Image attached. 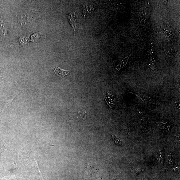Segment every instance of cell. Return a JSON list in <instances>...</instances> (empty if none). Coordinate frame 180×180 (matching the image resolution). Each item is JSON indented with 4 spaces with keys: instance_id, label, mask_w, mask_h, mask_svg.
Here are the masks:
<instances>
[{
    "instance_id": "6da1fadb",
    "label": "cell",
    "mask_w": 180,
    "mask_h": 180,
    "mask_svg": "<svg viewBox=\"0 0 180 180\" xmlns=\"http://www.w3.org/2000/svg\"><path fill=\"white\" fill-rule=\"evenodd\" d=\"M133 95L138 97L139 99L141 100L144 103L149 104H157V101L155 100L152 97L150 96L143 93H136L130 92Z\"/></svg>"
},
{
    "instance_id": "7a4b0ae2",
    "label": "cell",
    "mask_w": 180,
    "mask_h": 180,
    "mask_svg": "<svg viewBox=\"0 0 180 180\" xmlns=\"http://www.w3.org/2000/svg\"><path fill=\"white\" fill-rule=\"evenodd\" d=\"M68 18L70 25L72 27L73 36L75 35L77 25V15L75 12L73 11L68 15Z\"/></svg>"
},
{
    "instance_id": "3957f363",
    "label": "cell",
    "mask_w": 180,
    "mask_h": 180,
    "mask_svg": "<svg viewBox=\"0 0 180 180\" xmlns=\"http://www.w3.org/2000/svg\"><path fill=\"white\" fill-rule=\"evenodd\" d=\"M105 99L109 108L112 109L115 104V99L114 95L110 92H108L105 95Z\"/></svg>"
},
{
    "instance_id": "277c9868",
    "label": "cell",
    "mask_w": 180,
    "mask_h": 180,
    "mask_svg": "<svg viewBox=\"0 0 180 180\" xmlns=\"http://www.w3.org/2000/svg\"><path fill=\"white\" fill-rule=\"evenodd\" d=\"M131 55L129 56L124 58L123 59L122 61H121L119 62V63L116 66L114 70V72H113V75H115V74L119 72L121 69H122L127 64L129 59L131 56Z\"/></svg>"
},
{
    "instance_id": "5b68a950",
    "label": "cell",
    "mask_w": 180,
    "mask_h": 180,
    "mask_svg": "<svg viewBox=\"0 0 180 180\" xmlns=\"http://www.w3.org/2000/svg\"><path fill=\"white\" fill-rule=\"evenodd\" d=\"M0 31L5 39L8 38V27L7 23L0 18Z\"/></svg>"
},
{
    "instance_id": "8992f818",
    "label": "cell",
    "mask_w": 180,
    "mask_h": 180,
    "mask_svg": "<svg viewBox=\"0 0 180 180\" xmlns=\"http://www.w3.org/2000/svg\"><path fill=\"white\" fill-rule=\"evenodd\" d=\"M54 70L55 73L57 75L61 77H64L68 75L69 73V70H65L58 66H56L54 69Z\"/></svg>"
},
{
    "instance_id": "52a82bcc",
    "label": "cell",
    "mask_w": 180,
    "mask_h": 180,
    "mask_svg": "<svg viewBox=\"0 0 180 180\" xmlns=\"http://www.w3.org/2000/svg\"><path fill=\"white\" fill-rule=\"evenodd\" d=\"M83 10L84 16H88L93 10V6L92 5L84 4L83 7Z\"/></svg>"
},
{
    "instance_id": "ba28073f",
    "label": "cell",
    "mask_w": 180,
    "mask_h": 180,
    "mask_svg": "<svg viewBox=\"0 0 180 180\" xmlns=\"http://www.w3.org/2000/svg\"><path fill=\"white\" fill-rule=\"evenodd\" d=\"M163 151L162 150H160L156 155V161L160 164L162 163L164 161Z\"/></svg>"
},
{
    "instance_id": "9c48e42d",
    "label": "cell",
    "mask_w": 180,
    "mask_h": 180,
    "mask_svg": "<svg viewBox=\"0 0 180 180\" xmlns=\"http://www.w3.org/2000/svg\"><path fill=\"white\" fill-rule=\"evenodd\" d=\"M156 125L158 127L163 129L167 128L169 126V123L164 121H159L156 123Z\"/></svg>"
},
{
    "instance_id": "30bf717a",
    "label": "cell",
    "mask_w": 180,
    "mask_h": 180,
    "mask_svg": "<svg viewBox=\"0 0 180 180\" xmlns=\"http://www.w3.org/2000/svg\"><path fill=\"white\" fill-rule=\"evenodd\" d=\"M30 89H33L30 88V89H25V90H24V91H22L21 92H19V93H18L16 94H15V95H14L13 96V97L11 98L10 99V100H9V101H8L7 102H6V103H7V105H6V107H7L9 106V105H10V104L12 103V102L14 100L15 98L18 95L21 94L23 93V92H26L27 91H29V90H30Z\"/></svg>"
},
{
    "instance_id": "8fae6325",
    "label": "cell",
    "mask_w": 180,
    "mask_h": 180,
    "mask_svg": "<svg viewBox=\"0 0 180 180\" xmlns=\"http://www.w3.org/2000/svg\"><path fill=\"white\" fill-rule=\"evenodd\" d=\"M113 139L114 140L115 143L117 145L120 146L122 144V140H121L119 138L115 135H112Z\"/></svg>"
},
{
    "instance_id": "7c38bea8",
    "label": "cell",
    "mask_w": 180,
    "mask_h": 180,
    "mask_svg": "<svg viewBox=\"0 0 180 180\" xmlns=\"http://www.w3.org/2000/svg\"><path fill=\"white\" fill-rule=\"evenodd\" d=\"M142 170H143L142 169H140L139 167H133L131 169V173L135 174H138L139 172L142 171Z\"/></svg>"
},
{
    "instance_id": "4fadbf2b",
    "label": "cell",
    "mask_w": 180,
    "mask_h": 180,
    "mask_svg": "<svg viewBox=\"0 0 180 180\" xmlns=\"http://www.w3.org/2000/svg\"><path fill=\"white\" fill-rule=\"evenodd\" d=\"M175 107L176 108L178 109H180V101H176L174 103Z\"/></svg>"
},
{
    "instance_id": "5bb4252c",
    "label": "cell",
    "mask_w": 180,
    "mask_h": 180,
    "mask_svg": "<svg viewBox=\"0 0 180 180\" xmlns=\"http://www.w3.org/2000/svg\"><path fill=\"white\" fill-rule=\"evenodd\" d=\"M176 87L178 88V89H180V80H178V81L176 83Z\"/></svg>"
},
{
    "instance_id": "9a60e30c",
    "label": "cell",
    "mask_w": 180,
    "mask_h": 180,
    "mask_svg": "<svg viewBox=\"0 0 180 180\" xmlns=\"http://www.w3.org/2000/svg\"><path fill=\"white\" fill-rule=\"evenodd\" d=\"M2 147V145L1 144V143H0V155H1L2 151L4 149H5L4 148H3Z\"/></svg>"
},
{
    "instance_id": "2e32d148",
    "label": "cell",
    "mask_w": 180,
    "mask_h": 180,
    "mask_svg": "<svg viewBox=\"0 0 180 180\" xmlns=\"http://www.w3.org/2000/svg\"><path fill=\"white\" fill-rule=\"evenodd\" d=\"M0 78H1V79H3V80H4V79L2 77H1V76H0Z\"/></svg>"
}]
</instances>
